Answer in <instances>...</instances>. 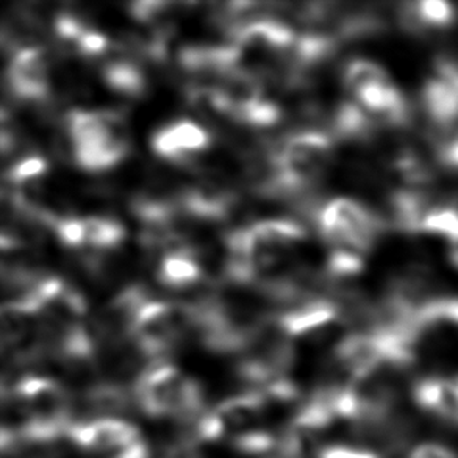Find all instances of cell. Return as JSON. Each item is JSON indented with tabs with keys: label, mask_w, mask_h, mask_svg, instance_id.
<instances>
[{
	"label": "cell",
	"mask_w": 458,
	"mask_h": 458,
	"mask_svg": "<svg viewBox=\"0 0 458 458\" xmlns=\"http://www.w3.org/2000/svg\"><path fill=\"white\" fill-rule=\"evenodd\" d=\"M453 382H454V388H455V393H457V396H458V377L454 378Z\"/></svg>",
	"instance_id": "ac0fdd59"
},
{
	"label": "cell",
	"mask_w": 458,
	"mask_h": 458,
	"mask_svg": "<svg viewBox=\"0 0 458 458\" xmlns=\"http://www.w3.org/2000/svg\"><path fill=\"white\" fill-rule=\"evenodd\" d=\"M158 277L161 284L167 288L186 292L200 285L202 267L192 257L191 250L188 249L171 250L161 260Z\"/></svg>",
	"instance_id": "30bf717a"
},
{
	"label": "cell",
	"mask_w": 458,
	"mask_h": 458,
	"mask_svg": "<svg viewBox=\"0 0 458 458\" xmlns=\"http://www.w3.org/2000/svg\"><path fill=\"white\" fill-rule=\"evenodd\" d=\"M133 399L144 415L154 420L198 421L204 415V390L179 368L155 361L135 378Z\"/></svg>",
	"instance_id": "6da1fadb"
},
{
	"label": "cell",
	"mask_w": 458,
	"mask_h": 458,
	"mask_svg": "<svg viewBox=\"0 0 458 458\" xmlns=\"http://www.w3.org/2000/svg\"><path fill=\"white\" fill-rule=\"evenodd\" d=\"M422 232L458 242V208L451 204L435 205L422 223Z\"/></svg>",
	"instance_id": "7c38bea8"
},
{
	"label": "cell",
	"mask_w": 458,
	"mask_h": 458,
	"mask_svg": "<svg viewBox=\"0 0 458 458\" xmlns=\"http://www.w3.org/2000/svg\"><path fill=\"white\" fill-rule=\"evenodd\" d=\"M343 81L347 91L352 96H357L365 88L390 81V75L386 74V71L382 66H378L377 63L359 58L347 63Z\"/></svg>",
	"instance_id": "8fae6325"
},
{
	"label": "cell",
	"mask_w": 458,
	"mask_h": 458,
	"mask_svg": "<svg viewBox=\"0 0 458 458\" xmlns=\"http://www.w3.org/2000/svg\"><path fill=\"white\" fill-rule=\"evenodd\" d=\"M365 267L363 255L349 249H334L328 257L327 276L330 279L346 280L359 276Z\"/></svg>",
	"instance_id": "4fadbf2b"
},
{
	"label": "cell",
	"mask_w": 458,
	"mask_h": 458,
	"mask_svg": "<svg viewBox=\"0 0 458 458\" xmlns=\"http://www.w3.org/2000/svg\"><path fill=\"white\" fill-rule=\"evenodd\" d=\"M210 135L204 127L192 121H177L155 133L152 148L161 158L186 165L191 163L200 152L208 149Z\"/></svg>",
	"instance_id": "8992f818"
},
{
	"label": "cell",
	"mask_w": 458,
	"mask_h": 458,
	"mask_svg": "<svg viewBox=\"0 0 458 458\" xmlns=\"http://www.w3.org/2000/svg\"><path fill=\"white\" fill-rule=\"evenodd\" d=\"M131 396L123 384L116 382H100L88 386L83 394V407L91 420L99 418H118L131 409ZM135 401V399H133Z\"/></svg>",
	"instance_id": "9c48e42d"
},
{
	"label": "cell",
	"mask_w": 458,
	"mask_h": 458,
	"mask_svg": "<svg viewBox=\"0 0 458 458\" xmlns=\"http://www.w3.org/2000/svg\"><path fill=\"white\" fill-rule=\"evenodd\" d=\"M322 238L334 249L365 255L384 230L385 221L352 199L330 200L316 215Z\"/></svg>",
	"instance_id": "3957f363"
},
{
	"label": "cell",
	"mask_w": 458,
	"mask_h": 458,
	"mask_svg": "<svg viewBox=\"0 0 458 458\" xmlns=\"http://www.w3.org/2000/svg\"><path fill=\"white\" fill-rule=\"evenodd\" d=\"M316 458H382L378 454L372 453L369 449L360 447L343 446V445H332L319 449L316 453Z\"/></svg>",
	"instance_id": "5bb4252c"
},
{
	"label": "cell",
	"mask_w": 458,
	"mask_h": 458,
	"mask_svg": "<svg viewBox=\"0 0 458 458\" xmlns=\"http://www.w3.org/2000/svg\"><path fill=\"white\" fill-rule=\"evenodd\" d=\"M411 396L426 413L458 426V396L453 380L435 376L421 378L413 385Z\"/></svg>",
	"instance_id": "ba28073f"
},
{
	"label": "cell",
	"mask_w": 458,
	"mask_h": 458,
	"mask_svg": "<svg viewBox=\"0 0 458 458\" xmlns=\"http://www.w3.org/2000/svg\"><path fill=\"white\" fill-rule=\"evenodd\" d=\"M110 458H150V449L146 441L140 440Z\"/></svg>",
	"instance_id": "2e32d148"
},
{
	"label": "cell",
	"mask_w": 458,
	"mask_h": 458,
	"mask_svg": "<svg viewBox=\"0 0 458 458\" xmlns=\"http://www.w3.org/2000/svg\"><path fill=\"white\" fill-rule=\"evenodd\" d=\"M140 440H143L140 428L123 418L74 422L68 432V441L75 449L99 458H110Z\"/></svg>",
	"instance_id": "277c9868"
},
{
	"label": "cell",
	"mask_w": 458,
	"mask_h": 458,
	"mask_svg": "<svg viewBox=\"0 0 458 458\" xmlns=\"http://www.w3.org/2000/svg\"><path fill=\"white\" fill-rule=\"evenodd\" d=\"M409 458H458V454L438 443H424L415 447Z\"/></svg>",
	"instance_id": "9a60e30c"
},
{
	"label": "cell",
	"mask_w": 458,
	"mask_h": 458,
	"mask_svg": "<svg viewBox=\"0 0 458 458\" xmlns=\"http://www.w3.org/2000/svg\"><path fill=\"white\" fill-rule=\"evenodd\" d=\"M64 127L75 161L88 171L114 166L129 149L127 127L119 113L71 112Z\"/></svg>",
	"instance_id": "7a4b0ae2"
},
{
	"label": "cell",
	"mask_w": 458,
	"mask_h": 458,
	"mask_svg": "<svg viewBox=\"0 0 458 458\" xmlns=\"http://www.w3.org/2000/svg\"><path fill=\"white\" fill-rule=\"evenodd\" d=\"M449 260L454 267H458V242H454L451 252H449Z\"/></svg>",
	"instance_id": "e0dca14e"
},
{
	"label": "cell",
	"mask_w": 458,
	"mask_h": 458,
	"mask_svg": "<svg viewBox=\"0 0 458 458\" xmlns=\"http://www.w3.org/2000/svg\"><path fill=\"white\" fill-rule=\"evenodd\" d=\"M422 110L441 138L451 135L458 125V93L449 83L435 75L422 88ZM437 140V141H438Z\"/></svg>",
	"instance_id": "52a82bcc"
},
{
	"label": "cell",
	"mask_w": 458,
	"mask_h": 458,
	"mask_svg": "<svg viewBox=\"0 0 458 458\" xmlns=\"http://www.w3.org/2000/svg\"><path fill=\"white\" fill-rule=\"evenodd\" d=\"M50 54L46 47H29L14 52L6 81L13 98L24 102H44L50 91Z\"/></svg>",
	"instance_id": "5b68a950"
}]
</instances>
